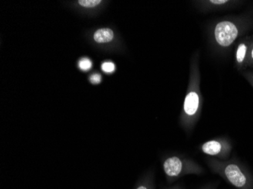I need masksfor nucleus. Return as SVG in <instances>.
Wrapping results in <instances>:
<instances>
[{
	"label": "nucleus",
	"mask_w": 253,
	"mask_h": 189,
	"mask_svg": "<svg viewBox=\"0 0 253 189\" xmlns=\"http://www.w3.org/2000/svg\"><path fill=\"white\" fill-rule=\"evenodd\" d=\"M253 28V11L217 18L207 28L209 46L215 55L226 56Z\"/></svg>",
	"instance_id": "f257e3e1"
},
{
	"label": "nucleus",
	"mask_w": 253,
	"mask_h": 189,
	"mask_svg": "<svg viewBox=\"0 0 253 189\" xmlns=\"http://www.w3.org/2000/svg\"><path fill=\"white\" fill-rule=\"evenodd\" d=\"M200 82V51H196L190 59L188 86L180 115V126L187 136L192 134L201 116L204 100Z\"/></svg>",
	"instance_id": "f03ea898"
},
{
	"label": "nucleus",
	"mask_w": 253,
	"mask_h": 189,
	"mask_svg": "<svg viewBox=\"0 0 253 189\" xmlns=\"http://www.w3.org/2000/svg\"><path fill=\"white\" fill-rule=\"evenodd\" d=\"M206 164L213 174L219 176L237 189H253V173L235 155L227 160L207 158Z\"/></svg>",
	"instance_id": "7ed1b4c3"
},
{
	"label": "nucleus",
	"mask_w": 253,
	"mask_h": 189,
	"mask_svg": "<svg viewBox=\"0 0 253 189\" xmlns=\"http://www.w3.org/2000/svg\"><path fill=\"white\" fill-rule=\"evenodd\" d=\"M163 167L169 183H173L187 175L201 176L206 173V170L194 160L177 154L165 159Z\"/></svg>",
	"instance_id": "20e7f679"
},
{
	"label": "nucleus",
	"mask_w": 253,
	"mask_h": 189,
	"mask_svg": "<svg viewBox=\"0 0 253 189\" xmlns=\"http://www.w3.org/2000/svg\"><path fill=\"white\" fill-rule=\"evenodd\" d=\"M199 150L213 158L227 160L232 152L233 143L227 136H220L202 143L199 146Z\"/></svg>",
	"instance_id": "39448f33"
},
{
	"label": "nucleus",
	"mask_w": 253,
	"mask_h": 189,
	"mask_svg": "<svg viewBox=\"0 0 253 189\" xmlns=\"http://www.w3.org/2000/svg\"><path fill=\"white\" fill-rule=\"evenodd\" d=\"M244 3V1L238 0H199L193 2L195 8L203 13L234 9Z\"/></svg>",
	"instance_id": "423d86ee"
},
{
	"label": "nucleus",
	"mask_w": 253,
	"mask_h": 189,
	"mask_svg": "<svg viewBox=\"0 0 253 189\" xmlns=\"http://www.w3.org/2000/svg\"><path fill=\"white\" fill-rule=\"evenodd\" d=\"M251 35H247L239 39L234 49V68L240 72L247 71L248 68Z\"/></svg>",
	"instance_id": "0eeeda50"
},
{
	"label": "nucleus",
	"mask_w": 253,
	"mask_h": 189,
	"mask_svg": "<svg viewBox=\"0 0 253 189\" xmlns=\"http://www.w3.org/2000/svg\"><path fill=\"white\" fill-rule=\"evenodd\" d=\"M115 38L113 31L109 28H102L95 32L93 39L98 43H107L112 42Z\"/></svg>",
	"instance_id": "6e6552de"
},
{
	"label": "nucleus",
	"mask_w": 253,
	"mask_h": 189,
	"mask_svg": "<svg viewBox=\"0 0 253 189\" xmlns=\"http://www.w3.org/2000/svg\"><path fill=\"white\" fill-rule=\"evenodd\" d=\"M135 189H154L153 177L147 176L138 183Z\"/></svg>",
	"instance_id": "1a4fd4ad"
},
{
	"label": "nucleus",
	"mask_w": 253,
	"mask_h": 189,
	"mask_svg": "<svg viewBox=\"0 0 253 189\" xmlns=\"http://www.w3.org/2000/svg\"><path fill=\"white\" fill-rule=\"evenodd\" d=\"M78 4L84 8H95L102 2L101 0H79Z\"/></svg>",
	"instance_id": "9d476101"
},
{
	"label": "nucleus",
	"mask_w": 253,
	"mask_h": 189,
	"mask_svg": "<svg viewBox=\"0 0 253 189\" xmlns=\"http://www.w3.org/2000/svg\"><path fill=\"white\" fill-rule=\"evenodd\" d=\"M78 66L82 71H88L92 68V62L89 60V58H82L78 62Z\"/></svg>",
	"instance_id": "9b49d317"
},
{
	"label": "nucleus",
	"mask_w": 253,
	"mask_h": 189,
	"mask_svg": "<svg viewBox=\"0 0 253 189\" xmlns=\"http://www.w3.org/2000/svg\"><path fill=\"white\" fill-rule=\"evenodd\" d=\"M102 70L105 73L112 74L116 71V65L113 62H106L102 65Z\"/></svg>",
	"instance_id": "f8f14e48"
},
{
	"label": "nucleus",
	"mask_w": 253,
	"mask_h": 189,
	"mask_svg": "<svg viewBox=\"0 0 253 189\" xmlns=\"http://www.w3.org/2000/svg\"><path fill=\"white\" fill-rule=\"evenodd\" d=\"M241 75L247 79V82L251 85L253 89V71H244L241 72Z\"/></svg>",
	"instance_id": "ddd939ff"
},
{
	"label": "nucleus",
	"mask_w": 253,
	"mask_h": 189,
	"mask_svg": "<svg viewBox=\"0 0 253 189\" xmlns=\"http://www.w3.org/2000/svg\"><path fill=\"white\" fill-rule=\"evenodd\" d=\"M248 68H253V35H251L250 55H249Z\"/></svg>",
	"instance_id": "4468645a"
},
{
	"label": "nucleus",
	"mask_w": 253,
	"mask_h": 189,
	"mask_svg": "<svg viewBox=\"0 0 253 189\" xmlns=\"http://www.w3.org/2000/svg\"><path fill=\"white\" fill-rule=\"evenodd\" d=\"M219 181L212 182V183H208L206 186H203L200 189H217V187L219 186Z\"/></svg>",
	"instance_id": "2eb2a0df"
},
{
	"label": "nucleus",
	"mask_w": 253,
	"mask_h": 189,
	"mask_svg": "<svg viewBox=\"0 0 253 189\" xmlns=\"http://www.w3.org/2000/svg\"><path fill=\"white\" fill-rule=\"evenodd\" d=\"M101 79H102V77H101L100 75H98V74L92 75L90 78H89V81H90L92 83H93V84H98V83L101 82Z\"/></svg>",
	"instance_id": "dca6fc26"
},
{
	"label": "nucleus",
	"mask_w": 253,
	"mask_h": 189,
	"mask_svg": "<svg viewBox=\"0 0 253 189\" xmlns=\"http://www.w3.org/2000/svg\"><path fill=\"white\" fill-rule=\"evenodd\" d=\"M185 189L183 186L181 185H177V186H172L171 188H169V189Z\"/></svg>",
	"instance_id": "f3484780"
}]
</instances>
